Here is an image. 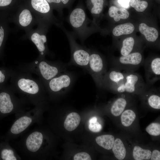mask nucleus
<instances>
[{
    "label": "nucleus",
    "mask_w": 160,
    "mask_h": 160,
    "mask_svg": "<svg viewBox=\"0 0 160 160\" xmlns=\"http://www.w3.org/2000/svg\"><path fill=\"white\" fill-rule=\"evenodd\" d=\"M13 71L10 67H0V87L6 84L7 81L11 77Z\"/></svg>",
    "instance_id": "obj_30"
},
{
    "label": "nucleus",
    "mask_w": 160,
    "mask_h": 160,
    "mask_svg": "<svg viewBox=\"0 0 160 160\" xmlns=\"http://www.w3.org/2000/svg\"><path fill=\"white\" fill-rule=\"evenodd\" d=\"M74 160H91L90 156L85 152L78 153L75 154L73 157Z\"/></svg>",
    "instance_id": "obj_35"
},
{
    "label": "nucleus",
    "mask_w": 160,
    "mask_h": 160,
    "mask_svg": "<svg viewBox=\"0 0 160 160\" xmlns=\"http://www.w3.org/2000/svg\"><path fill=\"white\" fill-rule=\"evenodd\" d=\"M37 24V27L26 33L24 38L29 39L35 45L39 52V57L45 58L46 55H50L47 37L49 27L42 24Z\"/></svg>",
    "instance_id": "obj_10"
},
{
    "label": "nucleus",
    "mask_w": 160,
    "mask_h": 160,
    "mask_svg": "<svg viewBox=\"0 0 160 160\" xmlns=\"http://www.w3.org/2000/svg\"><path fill=\"white\" fill-rule=\"evenodd\" d=\"M23 0H0V11L9 15L13 12Z\"/></svg>",
    "instance_id": "obj_23"
},
{
    "label": "nucleus",
    "mask_w": 160,
    "mask_h": 160,
    "mask_svg": "<svg viewBox=\"0 0 160 160\" xmlns=\"http://www.w3.org/2000/svg\"><path fill=\"white\" fill-rule=\"evenodd\" d=\"M108 13L109 16L113 18L116 22L119 21L121 19H126L129 16V12L125 8H118L113 6L109 8Z\"/></svg>",
    "instance_id": "obj_22"
},
{
    "label": "nucleus",
    "mask_w": 160,
    "mask_h": 160,
    "mask_svg": "<svg viewBox=\"0 0 160 160\" xmlns=\"http://www.w3.org/2000/svg\"><path fill=\"white\" fill-rule=\"evenodd\" d=\"M1 157H0V160H1Z\"/></svg>",
    "instance_id": "obj_41"
},
{
    "label": "nucleus",
    "mask_w": 160,
    "mask_h": 160,
    "mask_svg": "<svg viewBox=\"0 0 160 160\" xmlns=\"http://www.w3.org/2000/svg\"><path fill=\"white\" fill-rule=\"evenodd\" d=\"M125 73L123 83L117 89L116 92L134 93L145 91L149 87L145 82L142 76L135 72Z\"/></svg>",
    "instance_id": "obj_12"
},
{
    "label": "nucleus",
    "mask_w": 160,
    "mask_h": 160,
    "mask_svg": "<svg viewBox=\"0 0 160 160\" xmlns=\"http://www.w3.org/2000/svg\"><path fill=\"white\" fill-rule=\"evenodd\" d=\"M0 156L3 160H19L22 158L7 142L0 143Z\"/></svg>",
    "instance_id": "obj_17"
},
{
    "label": "nucleus",
    "mask_w": 160,
    "mask_h": 160,
    "mask_svg": "<svg viewBox=\"0 0 160 160\" xmlns=\"http://www.w3.org/2000/svg\"><path fill=\"white\" fill-rule=\"evenodd\" d=\"M44 101L32 109L15 115V118L4 138L7 141L15 139L25 133L33 124L40 121L44 107Z\"/></svg>",
    "instance_id": "obj_3"
},
{
    "label": "nucleus",
    "mask_w": 160,
    "mask_h": 160,
    "mask_svg": "<svg viewBox=\"0 0 160 160\" xmlns=\"http://www.w3.org/2000/svg\"><path fill=\"white\" fill-rule=\"evenodd\" d=\"M112 151L116 157L119 160L124 159L126 155V150L121 139L117 138L114 141Z\"/></svg>",
    "instance_id": "obj_25"
},
{
    "label": "nucleus",
    "mask_w": 160,
    "mask_h": 160,
    "mask_svg": "<svg viewBox=\"0 0 160 160\" xmlns=\"http://www.w3.org/2000/svg\"><path fill=\"white\" fill-rule=\"evenodd\" d=\"M89 129L91 131L97 132H100L102 129V125L97 121L89 123Z\"/></svg>",
    "instance_id": "obj_36"
},
{
    "label": "nucleus",
    "mask_w": 160,
    "mask_h": 160,
    "mask_svg": "<svg viewBox=\"0 0 160 160\" xmlns=\"http://www.w3.org/2000/svg\"><path fill=\"white\" fill-rule=\"evenodd\" d=\"M148 97V103L149 106L151 108L156 109H160V97L156 94H152Z\"/></svg>",
    "instance_id": "obj_33"
},
{
    "label": "nucleus",
    "mask_w": 160,
    "mask_h": 160,
    "mask_svg": "<svg viewBox=\"0 0 160 160\" xmlns=\"http://www.w3.org/2000/svg\"><path fill=\"white\" fill-rule=\"evenodd\" d=\"M134 25L130 23L119 25L115 27L113 30V33L115 36L131 34L134 31Z\"/></svg>",
    "instance_id": "obj_24"
},
{
    "label": "nucleus",
    "mask_w": 160,
    "mask_h": 160,
    "mask_svg": "<svg viewBox=\"0 0 160 160\" xmlns=\"http://www.w3.org/2000/svg\"><path fill=\"white\" fill-rule=\"evenodd\" d=\"M97 119L96 117H93L91 118L89 121V123H93L97 121Z\"/></svg>",
    "instance_id": "obj_40"
},
{
    "label": "nucleus",
    "mask_w": 160,
    "mask_h": 160,
    "mask_svg": "<svg viewBox=\"0 0 160 160\" xmlns=\"http://www.w3.org/2000/svg\"><path fill=\"white\" fill-rule=\"evenodd\" d=\"M26 105L10 86L6 84L0 87V118L24 112L26 111Z\"/></svg>",
    "instance_id": "obj_5"
},
{
    "label": "nucleus",
    "mask_w": 160,
    "mask_h": 160,
    "mask_svg": "<svg viewBox=\"0 0 160 160\" xmlns=\"http://www.w3.org/2000/svg\"><path fill=\"white\" fill-rule=\"evenodd\" d=\"M14 12L9 15V22L15 23L19 28L26 33L32 29L37 21L33 12L25 2L23 0Z\"/></svg>",
    "instance_id": "obj_8"
},
{
    "label": "nucleus",
    "mask_w": 160,
    "mask_h": 160,
    "mask_svg": "<svg viewBox=\"0 0 160 160\" xmlns=\"http://www.w3.org/2000/svg\"><path fill=\"white\" fill-rule=\"evenodd\" d=\"M135 41L132 37H128L123 41L120 49V53L122 56H126L131 53L134 49Z\"/></svg>",
    "instance_id": "obj_28"
},
{
    "label": "nucleus",
    "mask_w": 160,
    "mask_h": 160,
    "mask_svg": "<svg viewBox=\"0 0 160 160\" xmlns=\"http://www.w3.org/2000/svg\"><path fill=\"white\" fill-rule=\"evenodd\" d=\"M65 20L73 28L76 38H78L82 43L93 32V23L88 17L82 4L79 5L71 11Z\"/></svg>",
    "instance_id": "obj_4"
},
{
    "label": "nucleus",
    "mask_w": 160,
    "mask_h": 160,
    "mask_svg": "<svg viewBox=\"0 0 160 160\" xmlns=\"http://www.w3.org/2000/svg\"><path fill=\"white\" fill-rule=\"evenodd\" d=\"M10 78V87L26 104L35 106L44 101L46 92L39 79L34 78L31 73L14 70Z\"/></svg>",
    "instance_id": "obj_1"
},
{
    "label": "nucleus",
    "mask_w": 160,
    "mask_h": 160,
    "mask_svg": "<svg viewBox=\"0 0 160 160\" xmlns=\"http://www.w3.org/2000/svg\"><path fill=\"white\" fill-rule=\"evenodd\" d=\"M74 79L73 74L65 70L50 79L44 86L46 92L53 97L71 88Z\"/></svg>",
    "instance_id": "obj_9"
},
{
    "label": "nucleus",
    "mask_w": 160,
    "mask_h": 160,
    "mask_svg": "<svg viewBox=\"0 0 160 160\" xmlns=\"http://www.w3.org/2000/svg\"><path fill=\"white\" fill-rule=\"evenodd\" d=\"M87 7L94 17L99 15L103 8L104 0H86Z\"/></svg>",
    "instance_id": "obj_21"
},
{
    "label": "nucleus",
    "mask_w": 160,
    "mask_h": 160,
    "mask_svg": "<svg viewBox=\"0 0 160 160\" xmlns=\"http://www.w3.org/2000/svg\"><path fill=\"white\" fill-rule=\"evenodd\" d=\"M151 151L148 149H144L139 146L134 147L133 155L135 160H149L151 159Z\"/></svg>",
    "instance_id": "obj_27"
},
{
    "label": "nucleus",
    "mask_w": 160,
    "mask_h": 160,
    "mask_svg": "<svg viewBox=\"0 0 160 160\" xmlns=\"http://www.w3.org/2000/svg\"><path fill=\"white\" fill-rule=\"evenodd\" d=\"M146 84L149 86L160 79V58H153L144 63Z\"/></svg>",
    "instance_id": "obj_15"
},
{
    "label": "nucleus",
    "mask_w": 160,
    "mask_h": 160,
    "mask_svg": "<svg viewBox=\"0 0 160 160\" xmlns=\"http://www.w3.org/2000/svg\"><path fill=\"white\" fill-rule=\"evenodd\" d=\"M125 73L115 68L107 71L104 77L103 88L116 91L117 89L123 82Z\"/></svg>",
    "instance_id": "obj_14"
},
{
    "label": "nucleus",
    "mask_w": 160,
    "mask_h": 160,
    "mask_svg": "<svg viewBox=\"0 0 160 160\" xmlns=\"http://www.w3.org/2000/svg\"><path fill=\"white\" fill-rule=\"evenodd\" d=\"M148 5L147 1L140 0H131L130 3V5L138 12H143L148 7Z\"/></svg>",
    "instance_id": "obj_31"
},
{
    "label": "nucleus",
    "mask_w": 160,
    "mask_h": 160,
    "mask_svg": "<svg viewBox=\"0 0 160 160\" xmlns=\"http://www.w3.org/2000/svg\"><path fill=\"white\" fill-rule=\"evenodd\" d=\"M139 30L148 41L154 42L158 37L157 30L154 28L148 26L144 23H141L139 25Z\"/></svg>",
    "instance_id": "obj_18"
},
{
    "label": "nucleus",
    "mask_w": 160,
    "mask_h": 160,
    "mask_svg": "<svg viewBox=\"0 0 160 160\" xmlns=\"http://www.w3.org/2000/svg\"><path fill=\"white\" fill-rule=\"evenodd\" d=\"M95 141L99 145L106 149L110 150L113 147L114 138L111 135H103L97 137Z\"/></svg>",
    "instance_id": "obj_26"
},
{
    "label": "nucleus",
    "mask_w": 160,
    "mask_h": 160,
    "mask_svg": "<svg viewBox=\"0 0 160 160\" xmlns=\"http://www.w3.org/2000/svg\"><path fill=\"white\" fill-rule=\"evenodd\" d=\"M80 121V116L78 113L72 112L67 116L64 122V127L68 131H73L78 127Z\"/></svg>",
    "instance_id": "obj_19"
},
{
    "label": "nucleus",
    "mask_w": 160,
    "mask_h": 160,
    "mask_svg": "<svg viewBox=\"0 0 160 160\" xmlns=\"http://www.w3.org/2000/svg\"><path fill=\"white\" fill-rule=\"evenodd\" d=\"M146 130L151 135L158 136L160 134V124L158 123H152L147 127Z\"/></svg>",
    "instance_id": "obj_34"
},
{
    "label": "nucleus",
    "mask_w": 160,
    "mask_h": 160,
    "mask_svg": "<svg viewBox=\"0 0 160 160\" xmlns=\"http://www.w3.org/2000/svg\"><path fill=\"white\" fill-rule=\"evenodd\" d=\"M136 118L135 112L130 109L127 110L121 114V120L123 126L128 127L133 123Z\"/></svg>",
    "instance_id": "obj_29"
},
{
    "label": "nucleus",
    "mask_w": 160,
    "mask_h": 160,
    "mask_svg": "<svg viewBox=\"0 0 160 160\" xmlns=\"http://www.w3.org/2000/svg\"><path fill=\"white\" fill-rule=\"evenodd\" d=\"M53 9L55 10L60 17L63 16V9L64 8L60 0H46Z\"/></svg>",
    "instance_id": "obj_32"
},
{
    "label": "nucleus",
    "mask_w": 160,
    "mask_h": 160,
    "mask_svg": "<svg viewBox=\"0 0 160 160\" xmlns=\"http://www.w3.org/2000/svg\"><path fill=\"white\" fill-rule=\"evenodd\" d=\"M125 95L123 94L117 98L113 103L111 108V112L114 116H119L127 106V102L125 98Z\"/></svg>",
    "instance_id": "obj_20"
},
{
    "label": "nucleus",
    "mask_w": 160,
    "mask_h": 160,
    "mask_svg": "<svg viewBox=\"0 0 160 160\" xmlns=\"http://www.w3.org/2000/svg\"><path fill=\"white\" fill-rule=\"evenodd\" d=\"M111 63L114 68L123 71V72H135L144 64V61L141 53L135 52L121 56Z\"/></svg>",
    "instance_id": "obj_13"
},
{
    "label": "nucleus",
    "mask_w": 160,
    "mask_h": 160,
    "mask_svg": "<svg viewBox=\"0 0 160 160\" xmlns=\"http://www.w3.org/2000/svg\"><path fill=\"white\" fill-rule=\"evenodd\" d=\"M68 65L58 61H52L39 57L33 61L20 64L17 68L21 71L37 75L44 85L50 79L66 70Z\"/></svg>",
    "instance_id": "obj_2"
},
{
    "label": "nucleus",
    "mask_w": 160,
    "mask_h": 160,
    "mask_svg": "<svg viewBox=\"0 0 160 160\" xmlns=\"http://www.w3.org/2000/svg\"><path fill=\"white\" fill-rule=\"evenodd\" d=\"M74 0H60L64 7L70 9L72 4Z\"/></svg>",
    "instance_id": "obj_39"
},
{
    "label": "nucleus",
    "mask_w": 160,
    "mask_h": 160,
    "mask_svg": "<svg viewBox=\"0 0 160 160\" xmlns=\"http://www.w3.org/2000/svg\"><path fill=\"white\" fill-rule=\"evenodd\" d=\"M9 14L0 11V60L3 59L5 43L10 31Z\"/></svg>",
    "instance_id": "obj_16"
},
{
    "label": "nucleus",
    "mask_w": 160,
    "mask_h": 160,
    "mask_svg": "<svg viewBox=\"0 0 160 160\" xmlns=\"http://www.w3.org/2000/svg\"><path fill=\"white\" fill-rule=\"evenodd\" d=\"M87 70L92 76L97 87L102 88L103 79L107 71L106 63L99 54L90 49Z\"/></svg>",
    "instance_id": "obj_11"
},
{
    "label": "nucleus",
    "mask_w": 160,
    "mask_h": 160,
    "mask_svg": "<svg viewBox=\"0 0 160 160\" xmlns=\"http://www.w3.org/2000/svg\"><path fill=\"white\" fill-rule=\"evenodd\" d=\"M131 0H119L118 3L124 8H128L130 6Z\"/></svg>",
    "instance_id": "obj_38"
},
{
    "label": "nucleus",
    "mask_w": 160,
    "mask_h": 160,
    "mask_svg": "<svg viewBox=\"0 0 160 160\" xmlns=\"http://www.w3.org/2000/svg\"><path fill=\"white\" fill-rule=\"evenodd\" d=\"M67 36L71 52L70 61L68 64L81 67L87 70L89 60L90 49L78 44L73 32L66 30L62 25L60 28Z\"/></svg>",
    "instance_id": "obj_7"
},
{
    "label": "nucleus",
    "mask_w": 160,
    "mask_h": 160,
    "mask_svg": "<svg viewBox=\"0 0 160 160\" xmlns=\"http://www.w3.org/2000/svg\"><path fill=\"white\" fill-rule=\"evenodd\" d=\"M33 12L38 23L49 27L54 24L60 27L63 25L61 20L53 15V9L46 0H25Z\"/></svg>",
    "instance_id": "obj_6"
},
{
    "label": "nucleus",
    "mask_w": 160,
    "mask_h": 160,
    "mask_svg": "<svg viewBox=\"0 0 160 160\" xmlns=\"http://www.w3.org/2000/svg\"><path fill=\"white\" fill-rule=\"evenodd\" d=\"M151 160H160V152L158 150H155L153 151L151 156Z\"/></svg>",
    "instance_id": "obj_37"
}]
</instances>
